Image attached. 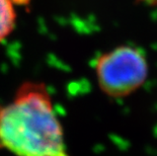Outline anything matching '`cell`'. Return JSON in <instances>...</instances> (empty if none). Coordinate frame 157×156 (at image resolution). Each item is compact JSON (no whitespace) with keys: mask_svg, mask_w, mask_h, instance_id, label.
<instances>
[{"mask_svg":"<svg viewBox=\"0 0 157 156\" xmlns=\"http://www.w3.org/2000/svg\"><path fill=\"white\" fill-rule=\"evenodd\" d=\"M0 148L15 156H70L44 83L25 82L11 101L0 107Z\"/></svg>","mask_w":157,"mask_h":156,"instance_id":"1","label":"cell"},{"mask_svg":"<svg viewBox=\"0 0 157 156\" xmlns=\"http://www.w3.org/2000/svg\"><path fill=\"white\" fill-rule=\"evenodd\" d=\"M95 78L101 90L109 97L132 94L145 83L149 64L144 51L133 45H121L98 57Z\"/></svg>","mask_w":157,"mask_h":156,"instance_id":"2","label":"cell"},{"mask_svg":"<svg viewBox=\"0 0 157 156\" xmlns=\"http://www.w3.org/2000/svg\"><path fill=\"white\" fill-rule=\"evenodd\" d=\"M15 7L12 0H0V43L4 41L15 28Z\"/></svg>","mask_w":157,"mask_h":156,"instance_id":"3","label":"cell"},{"mask_svg":"<svg viewBox=\"0 0 157 156\" xmlns=\"http://www.w3.org/2000/svg\"><path fill=\"white\" fill-rule=\"evenodd\" d=\"M135 1L139 4L147 6V7L157 8V0H135Z\"/></svg>","mask_w":157,"mask_h":156,"instance_id":"4","label":"cell"},{"mask_svg":"<svg viewBox=\"0 0 157 156\" xmlns=\"http://www.w3.org/2000/svg\"><path fill=\"white\" fill-rule=\"evenodd\" d=\"M12 1L15 4V6H25L29 4L31 0H12Z\"/></svg>","mask_w":157,"mask_h":156,"instance_id":"5","label":"cell"}]
</instances>
